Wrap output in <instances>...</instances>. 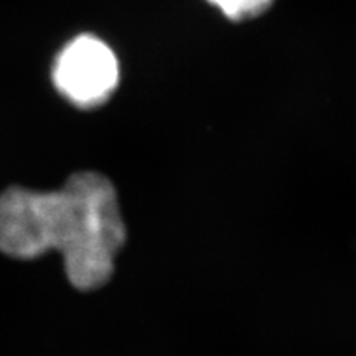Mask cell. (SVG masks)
I'll return each instance as SVG.
<instances>
[{"label":"cell","mask_w":356,"mask_h":356,"mask_svg":"<svg viewBox=\"0 0 356 356\" xmlns=\"http://www.w3.org/2000/svg\"><path fill=\"white\" fill-rule=\"evenodd\" d=\"M126 243L114 185L97 172H79L55 191L12 186L0 195V252L35 259L63 256L66 277L79 291L104 286Z\"/></svg>","instance_id":"cell-1"},{"label":"cell","mask_w":356,"mask_h":356,"mask_svg":"<svg viewBox=\"0 0 356 356\" xmlns=\"http://www.w3.org/2000/svg\"><path fill=\"white\" fill-rule=\"evenodd\" d=\"M226 17L233 20H244L259 15L273 3V0H210Z\"/></svg>","instance_id":"cell-3"},{"label":"cell","mask_w":356,"mask_h":356,"mask_svg":"<svg viewBox=\"0 0 356 356\" xmlns=\"http://www.w3.org/2000/svg\"><path fill=\"white\" fill-rule=\"evenodd\" d=\"M53 81L73 104L95 108L108 99L118 86V58L102 40L81 35L71 40L58 55Z\"/></svg>","instance_id":"cell-2"}]
</instances>
